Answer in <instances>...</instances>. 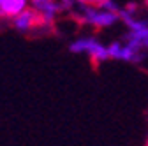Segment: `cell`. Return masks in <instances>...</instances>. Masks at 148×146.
<instances>
[{
	"label": "cell",
	"instance_id": "6",
	"mask_svg": "<svg viewBox=\"0 0 148 146\" xmlns=\"http://www.w3.org/2000/svg\"><path fill=\"white\" fill-rule=\"evenodd\" d=\"M30 7V0H0V20H12Z\"/></svg>",
	"mask_w": 148,
	"mask_h": 146
},
{
	"label": "cell",
	"instance_id": "8",
	"mask_svg": "<svg viewBox=\"0 0 148 146\" xmlns=\"http://www.w3.org/2000/svg\"><path fill=\"white\" fill-rule=\"evenodd\" d=\"M143 49H146V51H148V35H146L145 41H143Z\"/></svg>",
	"mask_w": 148,
	"mask_h": 146
},
{
	"label": "cell",
	"instance_id": "1",
	"mask_svg": "<svg viewBox=\"0 0 148 146\" xmlns=\"http://www.w3.org/2000/svg\"><path fill=\"white\" fill-rule=\"evenodd\" d=\"M76 18L81 25L95 30H108L120 23V14L116 11H109L102 5H86L79 2L76 5Z\"/></svg>",
	"mask_w": 148,
	"mask_h": 146
},
{
	"label": "cell",
	"instance_id": "3",
	"mask_svg": "<svg viewBox=\"0 0 148 146\" xmlns=\"http://www.w3.org/2000/svg\"><path fill=\"white\" fill-rule=\"evenodd\" d=\"M108 51H109V58L116 60V62H123V63H139L145 58V49L141 46H136L129 41H111L108 44Z\"/></svg>",
	"mask_w": 148,
	"mask_h": 146
},
{
	"label": "cell",
	"instance_id": "4",
	"mask_svg": "<svg viewBox=\"0 0 148 146\" xmlns=\"http://www.w3.org/2000/svg\"><path fill=\"white\" fill-rule=\"evenodd\" d=\"M11 25H12V28H14L16 32L27 33V32H32V30L37 28V27L44 25V23H42V20H41L39 12H37L35 9H32V7H28V9H25L23 12H20L18 16H14L12 20H11Z\"/></svg>",
	"mask_w": 148,
	"mask_h": 146
},
{
	"label": "cell",
	"instance_id": "10",
	"mask_svg": "<svg viewBox=\"0 0 148 146\" xmlns=\"http://www.w3.org/2000/svg\"><path fill=\"white\" fill-rule=\"evenodd\" d=\"M146 146H148V144H146Z\"/></svg>",
	"mask_w": 148,
	"mask_h": 146
},
{
	"label": "cell",
	"instance_id": "5",
	"mask_svg": "<svg viewBox=\"0 0 148 146\" xmlns=\"http://www.w3.org/2000/svg\"><path fill=\"white\" fill-rule=\"evenodd\" d=\"M30 7L39 12L44 25H51L62 14V7L58 0H30Z\"/></svg>",
	"mask_w": 148,
	"mask_h": 146
},
{
	"label": "cell",
	"instance_id": "7",
	"mask_svg": "<svg viewBox=\"0 0 148 146\" xmlns=\"http://www.w3.org/2000/svg\"><path fill=\"white\" fill-rule=\"evenodd\" d=\"M79 4H86V5H102L106 0H78Z\"/></svg>",
	"mask_w": 148,
	"mask_h": 146
},
{
	"label": "cell",
	"instance_id": "2",
	"mask_svg": "<svg viewBox=\"0 0 148 146\" xmlns=\"http://www.w3.org/2000/svg\"><path fill=\"white\" fill-rule=\"evenodd\" d=\"M69 49L74 55H85V57H88L95 63H104V62L111 60L108 44H104L95 35H79L74 41H71Z\"/></svg>",
	"mask_w": 148,
	"mask_h": 146
},
{
	"label": "cell",
	"instance_id": "9",
	"mask_svg": "<svg viewBox=\"0 0 148 146\" xmlns=\"http://www.w3.org/2000/svg\"><path fill=\"white\" fill-rule=\"evenodd\" d=\"M138 2H139V4H143V5H146V7H148V0H138Z\"/></svg>",
	"mask_w": 148,
	"mask_h": 146
}]
</instances>
